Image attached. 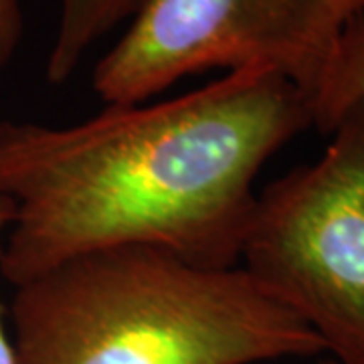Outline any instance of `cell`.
<instances>
[{"instance_id": "cell-1", "label": "cell", "mask_w": 364, "mask_h": 364, "mask_svg": "<svg viewBox=\"0 0 364 364\" xmlns=\"http://www.w3.org/2000/svg\"><path fill=\"white\" fill-rule=\"evenodd\" d=\"M312 126L310 97L263 69L71 126L0 122V195L14 205L0 277L21 286L102 249H166L235 267L269 158Z\"/></svg>"}, {"instance_id": "cell-9", "label": "cell", "mask_w": 364, "mask_h": 364, "mask_svg": "<svg viewBox=\"0 0 364 364\" xmlns=\"http://www.w3.org/2000/svg\"><path fill=\"white\" fill-rule=\"evenodd\" d=\"M316 364H338L336 360H332V358H324V360H320V363Z\"/></svg>"}, {"instance_id": "cell-5", "label": "cell", "mask_w": 364, "mask_h": 364, "mask_svg": "<svg viewBox=\"0 0 364 364\" xmlns=\"http://www.w3.org/2000/svg\"><path fill=\"white\" fill-rule=\"evenodd\" d=\"M146 0H61L59 23L47 57V79L61 85L81 65L97 41L134 18Z\"/></svg>"}, {"instance_id": "cell-3", "label": "cell", "mask_w": 364, "mask_h": 364, "mask_svg": "<svg viewBox=\"0 0 364 364\" xmlns=\"http://www.w3.org/2000/svg\"><path fill=\"white\" fill-rule=\"evenodd\" d=\"M314 164L255 195L243 269L298 316L338 364H364V105Z\"/></svg>"}, {"instance_id": "cell-4", "label": "cell", "mask_w": 364, "mask_h": 364, "mask_svg": "<svg viewBox=\"0 0 364 364\" xmlns=\"http://www.w3.org/2000/svg\"><path fill=\"white\" fill-rule=\"evenodd\" d=\"M364 0H146L93 69L105 105L148 102L210 69H263L308 97Z\"/></svg>"}, {"instance_id": "cell-8", "label": "cell", "mask_w": 364, "mask_h": 364, "mask_svg": "<svg viewBox=\"0 0 364 364\" xmlns=\"http://www.w3.org/2000/svg\"><path fill=\"white\" fill-rule=\"evenodd\" d=\"M14 217V205L9 196L0 195V255H2V245H4V237L11 227ZM0 364H16L14 358L13 338L6 330L4 324V306L0 301Z\"/></svg>"}, {"instance_id": "cell-2", "label": "cell", "mask_w": 364, "mask_h": 364, "mask_svg": "<svg viewBox=\"0 0 364 364\" xmlns=\"http://www.w3.org/2000/svg\"><path fill=\"white\" fill-rule=\"evenodd\" d=\"M16 364H255L322 340L243 267L166 249H102L14 287Z\"/></svg>"}, {"instance_id": "cell-7", "label": "cell", "mask_w": 364, "mask_h": 364, "mask_svg": "<svg viewBox=\"0 0 364 364\" xmlns=\"http://www.w3.org/2000/svg\"><path fill=\"white\" fill-rule=\"evenodd\" d=\"M25 16L21 0H0V73L13 61L23 39Z\"/></svg>"}, {"instance_id": "cell-6", "label": "cell", "mask_w": 364, "mask_h": 364, "mask_svg": "<svg viewBox=\"0 0 364 364\" xmlns=\"http://www.w3.org/2000/svg\"><path fill=\"white\" fill-rule=\"evenodd\" d=\"M356 105H364V13L346 26L324 77L310 97L312 126L330 134L340 117Z\"/></svg>"}]
</instances>
